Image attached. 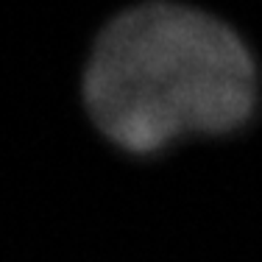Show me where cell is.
Here are the masks:
<instances>
[{"label": "cell", "mask_w": 262, "mask_h": 262, "mask_svg": "<svg viewBox=\"0 0 262 262\" xmlns=\"http://www.w3.org/2000/svg\"><path fill=\"white\" fill-rule=\"evenodd\" d=\"M86 126L109 151L159 162L262 120V61L234 23L190 0H134L95 28L78 73Z\"/></svg>", "instance_id": "obj_1"}]
</instances>
